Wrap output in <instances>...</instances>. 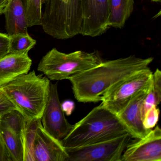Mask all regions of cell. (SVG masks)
<instances>
[{
	"mask_svg": "<svg viewBox=\"0 0 161 161\" xmlns=\"http://www.w3.org/2000/svg\"><path fill=\"white\" fill-rule=\"evenodd\" d=\"M153 58L135 55L103 62L98 65L68 78L79 102L97 103L114 85L149 67Z\"/></svg>",
	"mask_w": 161,
	"mask_h": 161,
	"instance_id": "obj_1",
	"label": "cell"
},
{
	"mask_svg": "<svg viewBox=\"0 0 161 161\" xmlns=\"http://www.w3.org/2000/svg\"><path fill=\"white\" fill-rule=\"evenodd\" d=\"M127 133L128 130L117 115L101 104L74 124L70 132L61 142L65 148L79 147Z\"/></svg>",
	"mask_w": 161,
	"mask_h": 161,
	"instance_id": "obj_2",
	"label": "cell"
},
{
	"mask_svg": "<svg viewBox=\"0 0 161 161\" xmlns=\"http://www.w3.org/2000/svg\"><path fill=\"white\" fill-rule=\"evenodd\" d=\"M50 81L34 70L22 74L0 88L28 121L42 117L49 94Z\"/></svg>",
	"mask_w": 161,
	"mask_h": 161,
	"instance_id": "obj_3",
	"label": "cell"
},
{
	"mask_svg": "<svg viewBox=\"0 0 161 161\" xmlns=\"http://www.w3.org/2000/svg\"><path fill=\"white\" fill-rule=\"evenodd\" d=\"M43 5L41 26L46 34L60 40L80 35L81 0H45Z\"/></svg>",
	"mask_w": 161,
	"mask_h": 161,
	"instance_id": "obj_4",
	"label": "cell"
},
{
	"mask_svg": "<svg viewBox=\"0 0 161 161\" xmlns=\"http://www.w3.org/2000/svg\"><path fill=\"white\" fill-rule=\"evenodd\" d=\"M103 61L96 52L76 51L66 53L52 49L40 60L37 70L51 80H62L95 67Z\"/></svg>",
	"mask_w": 161,
	"mask_h": 161,
	"instance_id": "obj_5",
	"label": "cell"
},
{
	"mask_svg": "<svg viewBox=\"0 0 161 161\" xmlns=\"http://www.w3.org/2000/svg\"><path fill=\"white\" fill-rule=\"evenodd\" d=\"M24 140L25 161H67L65 148L44 130L41 119L28 121Z\"/></svg>",
	"mask_w": 161,
	"mask_h": 161,
	"instance_id": "obj_6",
	"label": "cell"
},
{
	"mask_svg": "<svg viewBox=\"0 0 161 161\" xmlns=\"http://www.w3.org/2000/svg\"><path fill=\"white\" fill-rule=\"evenodd\" d=\"M153 73L148 67L119 81L103 96L101 104L117 115L135 96L151 84Z\"/></svg>",
	"mask_w": 161,
	"mask_h": 161,
	"instance_id": "obj_7",
	"label": "cell"
},
{
	"mask_svg": "<svg viewBox=\"0 0 161 161\" xmlns=\"http://www.w3.org/2000/svg\"><path fill=\"white\" fill-rule=\"evenodd\" d=\"M130 133L79 147L65 148L67 161H121V156L132 139Z\"/></svg>",
	"mask_w": 161,
	"mask_h": 161,
	"instance_id": "obj_8",
	"label": "cell"
},
{
	"mask_svg": "<svg viewBox=\"0 0 161 161\" xmlns=\"http://www.w3.org/2000/svg\"><path fill=\"white\" fill-rule=\"evenodd\" d=\"M57 85V83H50L48 99L41 120L44 130L53 137L61 141L70 132L73 125L68 122L62 110Z\"/></svg>",
	"mask_w": 161,
	"mask_h": 161,
	"instance_id": "obj_9",
	"label": "cell"
},
{
	"mask_svg": "<svg viewBox=\"0 0 161 161\" xmlns=\"http://www.w3.org/2000/svg\"><path fill=\"white\" fill-rule=\"evenodd\" d=\"M81 5L80 35L91 37L102 35L109 29V0H81Z\"/></svg>",
	"mask_w": 161,
	"mask_h": 161,
	"instance_id": "obj_10",
	"label": "cell"
},
{
	"mask_svg": "<svg viewBox=\"0 0 161 161\" xmlns=\"http://www.w3.org/2000/svg\"><path fill=\"white\" fill-rule=\"evenodd\" d=\"M128 144L121 161H161V130L157 125L144 137Z\"/></svg>",
	"mask_w": 161,
	"mask_h": 161,
	"instance_id": "obj_11",
	"label": "cell"
},
{
	"mask_svg": "<svg viewBox=\"0 0 161 161\" xmlns=\"http://www.w3.org/2000/svg\"><path fill=\"white\" fill-rule=\"evenodd\" d=\"M152 83L135 96L117 115L132 138H142L151 130H147L143 126L141 108L144 99L150 90Z\"/></svg>",
	"mask_w": 161,
	"mask_h": 161,
	"instance_id": "obj_12",
	"label": "cell"
},
{
	"mask_svg": "<svg viewBox=\"0 0 161 161\" xmlns=\"http://www.w3.org/2000/svg\"><path fill=\"white\" fill-rule=\"evenodd\" d=\"M31 65L28 53H8L0 59V88L18 76L29 73Z\"/></svg>",
	"mask_w": 161,
	"mask_h": 161,
	"instance_id": "obj_13",
	"label": "cell"
},
{
	"mask_svg": "<svg viewBox=\"0 0 161 161\" xmlns=\"http://www.w3.org/2000/svg\"><path fill=\"white\" fill-rule=\"evenodd\" d=\"M3 13L8 35L28 32L29 26L22 0H9Z\"/></svg>",
	"mask_w": 161,
	"mask_h": 161,
	"instance_id": "obj_14",
	"label": "cell"
},
{
	"mask_svg": "<svg viewBox=\"0 0 161 161\" xmlns=\"http://www.w3.org/2000/svg\"><path fill=\"white\" fill-rule=\"evenodd\" d=\"M134 9V0H109V28L122 29Z\"/></svg>",
	"mask_w": 161,
	"mask_h": 161,
	"instance_id": "obj_15",
	"label": "cell"
},
{
	"mask_svg": "<svg viewBox=\"0 0 161 161\" xmlns=\"http://www.w3.org/2000/svg\"><path fill=\"white\" fill-rule=\"evenodd\" d=\"M0 131L14 161H25L24 137L17 134L2 123Z\"/></svg>",
	"mask_w": 161,
	"mask_h": 161,
	"instance_id": "obj_16",
	"label": "cell"
},
{
	"mask_svg": "<svg viewBox=\"0 0 161 161\" xmlns=\"http://www.w3.org/2000/svg\"><path fill=\"white\" fill-rule=\"evenodd\" d=\"M1 123L24 138L28 120L16 108H12L0 115Z\"/></svg>",
	"mask_w": 161,
	"mask_h": 161,
	"instance_id": "obj_17",
	"label": "cell"
},
{
	"mask_svg": "<svg viewBox=\"0 0 161 161\" xmlns=\"http://www.w3.org/2000/svg\"><path fill=\"white\" fill-rule=\"evenodd\" d=\"M161 101V71L156 69L153 73L150 90L144 99L141 108L142 119L146 112L153 106H157Z\"/></svg>",
	"mask_w": 161,
	"mask_h": 161,
	"instance_id": "obj_18",
	"label": "cell"
},
{
	"mask_svg": "<svg viewBox=\"0 0 161 161\" xmlns=\"http://www.w3.org/2000/svg\"><path fill=\"white\" fill-rule=\"evenodd\" d=\"M9 53L13 54H25L36 45V40L28 32L15 34L9 36Z\"/></svg>",
	"mask_w": 161,
	"mask_h": 161,
	"instance_id": "obj_19",
	"label": "cell"
},
{
	"mask_svg": "<svg viewBox=\"0 0 161 161\" xmlns=\"http://www.w3.org/2000/svg\"><path fill=\"white\" fill-rule=\"evenodd\" d=\"M29 27L40 25L42 21V0H22Z\"/></svg>",
	"mask_w": 161,
	"mask_h": 161,
	"instance_id": "obj_20",
	"label": "cell"
},
{
	"mask_svg": "<svg viewBox=\"0 0 161 161\" xmlns=\"http://www.w3.org/2000/svg\"><path fill=\"white\" fill-rule=\"evenodd\" d=\"M160 110L157 106H153L145 113L143 116V126L147 130H152L154 128L159 119Z\"/></svg>",
	"mask_w": 161,
	"mask_h": 161,
	"instance_id": "obj_21",
	"label": "cell"
},
{
	"mask_svg": "<svg viewBox=\"0 0 161 161\" xmlns=\"http://www.w3.org/2000/svg\"><path fill=\"white\" fill-rule=\"evenodd\" d=\"M9 36L0 33V59L9 53Z\"/></svg>",
	"mask_w": 161,
	"mask_h": 161,
	"instance_id": "obj_22",
	"label": "cell"
},
{
	"mask_svg": "<svg viewBox=\"0 0 161 161\" xmlns=\"http://www.w3.org/2000/svg\"><path fill=\"white\" fill-rule=\"evenodd\" d=\"M0 161H14L1 133H0Z\"/></svg>",
	"mask_w": 161,
	"mask_h": 161,
	"instance_id": "obj_23",
	"label": "cell"
},
{
	"mask_svg": "<svg viewBox=\"0 0 161 161\" xmlns=\"http://www.w3.org/2000/svg\"><path fill=\"white\" fill-rule=\"evenodd\" d=\"M12 108H15L7 97L0 90V115Z\"/></svg>",
	"mask_w": 161,
	"mask_h": 161,
	"instance_id": "obj_24",
	"label": "cell"
},
{
	"mask_svg": "<svg viewBox=\"0 0 161 161\" xmlns=\"http://www.w3.org/2000/svg\"><path fill=\"white\" fill-rule=\"evenodd\" d=\"M75 107V103L70 100H66L61 103L62 110L67 116L70 115L72 114Z\"/></svg>",
	"mask_w": 161,
	"mask_h": 161,
	"instance_id": "obj_25",
	"label": "cell"
},
{
	"mask_svg": "<svg viewBox=\"0 0 161 161\" xmlns=\"http://www.w3.org/2000/svg\"><path fill=\"white\" fill-rule=\"evenodd\" d=\"M9 0H0V14H2Z\"/></svg>",
	"mask_w": 161,
	"mask_h": 161,
	"instance_id": "obj_26",
	"label": "cell"
},
{
	"mask_svg": "<svg viewBox=\"0 0 161 161\" xmlns=\"http://www.w3.org/2000/svg\"><path fill=\"white\" fill-rule=\"evenodd\" d=\"M151 1L155 3H160L161 2V0H151Z\"/></svg>",
	"mask_w": 161,
	"mask_h": 161,
	"instance_id": "obj_27",
	"label": "cell"
},
{
	"mask_svg": "<svg viewBox=\"0 0 161 161\" xmlns=\"http://www.w3.org/2000/svg\"><path fill=\"white\" fill-rule=\"evenodd\" d=\"M1 117H0V130H1ZM0 133H1V131H0Z\"/></svg>",
	"mask_w": 161,
	"mask_h": 161,
	"instance_id": "obj_28",
	"label": "cell"
},
{
	"mask_svg": "<svg viewBox=\"0 0 161 161\" xmlns=\"http://www.w3.org/2000/svg\"><path fill=\"white\" fill-rule=\"evenodd\" d=\"M45 0H42V1H43V4H44V2H45Z\"/></svg>",
	"mask_w": 161,
	"mask_h": 161,
	"instance_id": "obj_29",
	"label": "cell"
}]
</instances>
